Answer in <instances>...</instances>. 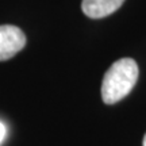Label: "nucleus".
<instances>
[{"label":"nucleus","instance_id":"f257e3e1","mask_svg":"<svg viewBox=\"0 0 146 146\" xmlns=\"http://www.w3.org/2000/svg\"><path fill=\"white\" fill-rule=\"evenodd\" d=\"M138 65L133 58H120L106 72L102 83V99L106 104H114L126 98L138 80Z\"/></svg>","mask_w":146,"mask_h":146},{"label":"nucleus","instance_id":"f03ea898","mask_svg":"<svg viewBox=\"0 0 146 146\" xmlns=\"http://www.w3.org/2000/svg\"><path fill=\"white\" fill-rule=\"evenodd\" d=\"M26 45V35L19 27L3 25L0 26V61L10 60Z\"/></svg>","mask_w":146,"mask_h":146},{"label":"nucleus","instance_id":"7ed1b4c3","mask_svg":"<svg viewBox=\"0 0 146 146\" xmlns=\"http://www.w3.org/2000/svg\"><path fill=\"white\" fill-rule=\"evenodd\" d=\"M125 3V0H83L81 10L88 18L100 19L114 14Z\"/></svg>","mask_w":146,"mask_h":146},{"label":"nucleus","instance_id":"20e7f679","mask_svg":"<svg viewBox=\"0 0 146 146\" xmlns=\"http://www.w3.org/2000/svg\"><path fill=\"white\" fill-rule=\"evenodd\" d=\"M5 134H7V130H5V126L0 122V143L3 142V139H4Z\"/></svg>","mask_w":146,"mask_h":146},{"label":"nucleus","instance_id":"39448f33","mask_svg":"<svg viewBox=\"0 0 146 146\" xmlns=\"http://www.w3.org/2000/svg\"><path fill=\"white\" fill-rule=\"evenodd\" d=\"M142 146H146V134L143 137V141H142Z\"/></svg>","mask_w":146,"mask_h":146}]
</instances>
